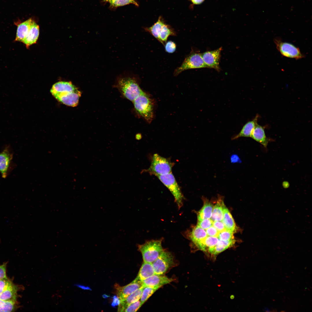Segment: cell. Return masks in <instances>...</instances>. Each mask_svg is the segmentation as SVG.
<instances>
[{"label":"cell","instance_id":"obj_41","mask_svg":"<svg viewBox=\"0 0 312 312\" xmlns=\"http://www.w3.org/2000/svg\"><path fill=\"white\" fill-rule=\"evenodd\" d=\"M5 301L1 300L0 299V307H1L4 304Z\"/></svg>","mask_w":312,"mask_h":312},{"label":"cell","instance_id":"obj_13","mask_svg":"<svg viewBox=\"0 0 312 312\" xmlns=\"http://www.w3.org/2000/svg\"><path fill=\"white\" fill-rule=\"evenodd\" d=\"M173 279L163 274H155L142 281V286L158 287L170 283Z\"/></svg>","mask_w":312,"mask_h":312},{"label":"cell","instance_id":"obj_21","mask_svg":"<svg viewBox=\"0 0 312 312\" xmlns=\"http://www.w3.org/2000/svg\"><path fill=\"white\" fill-rule=\"evenodd\" d=\"M225 207L223 201L220 198L212 210L211 219L213 221H222L224 209Z\"/></svg>","mask_w":312,"mask_h":312},{"label":"cell","instance_id":"obj_34","mask_svg":"<svg viewBox=\"0 0 312 312\" xmlns=\"http://www.w3.org/2000/svg\"><path fill=\"white\" fill-rule=\"evenodd\" d=\"M13 284L8 279H0V294Z\"/></svg>","mask_w":312,"mask_h":312},{"label":"cell","instance_id":"obj_11","mask_svg":"<svg viewBox=\"0 0 312 312\" xmlns=\"http://www.w3.org/2000/svg\"><path fill=\"white\" fill-rule=\"evenodd\" d=\"M222 49V47H220L216 50L207 51L201 53L207 68H214L218 71H220V62Z\"/></svg>","mask_w":312,"mask_h":312},{"label":"cell","instance_id":"obj_30","mask_svg":"<svg viewBox=\"0 0 312 312\" xmlns=\"http://www.w3.org/2000/svg\"><path fill=\"white\" fill-rule=\"evenodd\" d=\"M16 301L12 300L5 301L3 305L0 307V312H12L15 307Z\"/></svg>","mask_w":312,"mask_h":312},{"label":"cell","instance_id":"obj_14","mask_svg":"<svg viewBox=\"0 0 312 312\" xmlns=\"http://www.w3.org/2000/svg\"><path fill=\"white\" fill-rule=\"evenodd\" d=\"M207 236L205 229L197 225L193 229L190 238L197 248L201 250L203 247V242Z\"/></svg>","mask_w":312,"mask_h":312},{"label":"cell","instance_id":"obj_8","mask_svg":"<svg viewBox=\"0 0 312 312\" xmlns=\"http://www.w3.org/2000/svg\"><path fill=\"white\" fill-rule=\"evenodd\" d=\"M274 41L277 49L282 55L296 60L304 57V55L301 53L299 49L294 44L283 42L281 38L278 37L274 38Z\"/></svg>","mask_w":312,"mask_h":312},{"label":"cell","instance_id":"obj_38","mask_svg":"<svg viewBox=\"0 0 312 312\" xmlns=\"http://www.w3.org/2000/svg\"><path fill=\"white\" fill-rule=\"evenodd\" d=\"M6 264L0 265V279H8L6 274Z\"/></svg>","mask_w":312,"mask_h":312},{"label":"cell","instance_id":"obj_28","mask_svg":"<svg viewBox=\"0 0 312 312\" xmlns=\"http://www.w3.org/2000/svg\"><path fill=\"white\" fill-rule=\"evenodd\" d=\"M108 3L109 4V8L112 9L130 4H133L137 7L139 6L136 0H112Z\"/></svg>","mask_w":312,"mask_h":312},{"label":"cell","instance_id":"obj_1","mask_svg":"<svg viewBox=\"0 0 312 312\" xmlns=\"http://www.w3.org/2000/svg\"><path fill=\"white\" fill-rule=\"evenodd\" d=\"M50 92L58 101L68 106H76L81 92L71 81H60L52 86Z\"/></svg>","mask_w":312,"mask_h":312},{"label":"cell","instance_id":"obj_3","mask_svg":"<svg viewBox=\"0 0 312 312\" xmlns=\"http://www.w3.org/2000/svg\"><path fill=\"white\" fill-rule=\"evenodd\" d=\"M137 112L148 122L154 117V102L150 95L143 92L133 102Z\"/></svg>","mask_w":312,"mask_h":312},{"label":"cell","instance_id":"obj_40","mask_svg":"<svg viewBox=\"0 0 312 312\" xmlns=\"http://www.w3.org/2000/svg\"><path fill=\"white\" fill-rule=\"evenodd\" d=\"M112 0H101V2L102 3L104 4V3H108L109 1Z\"/></svg>","mask_w":312,"mask_h":312},{"label":"cell","instance_id":"obj_5","mask_svg":"<svg viewBox=\"0 0 312 312\" xmlns=\"http://www.w3.org/2000/svg\"><path fill=\"white\" fill-rule=\"evenodd\" d=\"M174 165L169 158L156 153L153 156L150 166L146 171L156 176L164 175L172 172Z\"/></svg>","mask_w":312,"mask_h":312},{"label":"cell","instance_id":"obj_22","mask_svg":"<svg viewBox=\"0 0 312 312\" xmlns=\"http://www.w3.org/2000/svg\"><path fill=\"white\" fill-rule=\"evenodd\" d=\"M222 222L226 229L234 233L237 229V227L233 217L229 211L226 207L224 209Z\"/></svg>","mask_w":312,"mask_h":312},{"label":"cell","instance_id":"obj_37","mask_svg":"<svg viewBox=\"0 0 312 312\" xmlns=\"http://www.w3.org/2000/svg\"><path fill=\"white\" fill-rule=\"evenodd\" d=\"M212 225L220 232L226 230L224 225L221 221H214Z\"/></svg>","mask_w":312,"mask_h":312},{"label":"cell","instance_id":"obj_27","mask_svg":"<svg viewBox=\"0 0 312 312\" xmlns=\"http://www.w3.org/2000/svg\"><path fill=\"white\" fill-rule=\"evenodd\" d=\"M235 242L234 239L225 241L219 239L218 242L215 248L214 255H217L231 247Z\"/></svg>","mask_w":312,"mask_h":312},{"label":"cell","instance_id":"obj_23","mask_svg":"<svg viewBox=\"0 0 312 312\" xmlns=\"http://www.w3.org/2000/svg\"><path fill=\"white\" fill-rule=\"evenodd\" d=\"M17 288L13 284L0 294V299L4 301H16Z\"/></svg>","mask_w":312,"mask_h":312},{"label":"cell","instance_id":"obj_6","mask_svg":"<svg viewBox=\"0 0 312 312\" xmlns=\"http://www.w3.org/2000/svg\"><path fill=\"white\" fill-rule=\"evenodd\" d=\"M156 176L168 189L173 195L179 208L183 205L184 196L172 172Z\"/></svg>","mask_w":312,"mask_h":312},{"label":"cell","instance_id":"obj_19","mask_svg":"<svg viewBox=\"0 0 312 312\" xmlns=\"http://www.w3.org/2000/svg\"><path fill=\"white\" fill-rule=\"evenodd\" d=\"M33 21L29 18L17 25L16 36L15 40L22 42L27 34Z\"/></svg>","mask_w":312,"mask_h":312},{"label":"cell","instance_id":"obj_33","mask_svg":"<svg viewBox=\"0 0 312 312\" xmlns=\"http://www.w3.org/2000/svg\"><path fill=\"white\" fill-rule=\"evenodd\" d=\"M142 305L140 301L138 300L128 306L124 312H136Z\"/></svg>","mask_w":312,"mask_h":312},{"label":"cell","instance_id":"obj_24","mask_svg":"<svg viewBox=\"0 0 312 312\" xmlns=\"http://www.w3.org/2000/svg\"><path fill=\"white\" fill-rule=\"evenodd\" d=\"M213 208V205L211 203L207 201H205L203 206L198 213V221L210 218L211 216Z\"/></svg>","mask_w":312,"mask_h":312},{"label":"cell","instance_id":"obj_36","mask_svg":"<svg viewBox=\"0 0 312 312\" xmlns=\"http://www.w3.org/2000/svg\"><path fill=\"white\" fill-rule=\"evenodd\" d=\"M208 236L218 237L219 232L213 226H211L206 231Z\"/></svg>","mask_w":312,"mask_h":312},{"label":"cell","instance_id":"obj_4","mask_svg":"<svg viewBox=\"0 0 312 312\" xmlns=\"http://www.w3.org/2000/svg\"><path fill=\"white\" fill-rule=\"evenodd\" d=\"M138 250L142 253L144 262L152 263L164 250L161 240H152L138 245Z\"/></svg>","mask_w":312,"mask_h":312},{"label":"cell","instance_id":"obj_31","mask_svg":"<svg viewBox=\"0 0 312 312\" xmlns=\"http://www.w3.org/2000/svg\"><path fill=\"white\" fill-rule=\"evenodd\" d=\"M233 233L226 229L219 233L218 237L223 241H228L234 239Z\"/></svg>","mask_w":312,"mask_h":312},{"label":"cell","instance_id":"obj_35","mask_svg":"<svg viewBox=\"0 0 312 312\" xmlns=\"http://www.w3.org/2000/svg\"><path fill=\"white\" fill-rule=\"evenodd\" d=\"M176 48L175 43L172 41L167 42L165 45V51L169 53H174L175 51Z\"/></svg>","mask_w":312,"mask_h":312},{"label":"cell","instance_id":"obj_10","mask_svg":"<svg viewBox=\"0 0 312 312\" xmlns=\"http://www.w3.org/2000/svg\"><path fill=\"white\" fill-rule=\"evenodd\" d=\"M13 153L9 145L5 146L0 153V173L3 178H6L11 169Z\"/></svg>","mask_w":312,"mask_h":312},{"label":"cell","instance_id":"obj_17","mask_svg":"<svg viewBox=\"0 0 312 312\" xmlns=\"http://www.w3.org/2000/svg\"><path fill=\"white\" fill-rule=\"evenodd\" d=\"M259 117V115L257 114L252 120L247 122L243 126L239 132L232 138V139L234 140L242 137H250L253 129L257 124Z\"/></svg>","mask_w":312,"mask_h":312},{"label":"cell","instance_id":"obj_12","mask_svg":"<svg viewBox=\"0 0 312 312\" xmlns=\"http://www.w3.org/2000/svg\"><path fill=\"white\" fill-rule=\"evenodd\" d=\"M142 286V281L135 279L129 284L124 286L116 284L115 287L119 301L124 300L128 296Z\"/></svg>","mask_w":312,"mask_h":312},{"label":"cell","instance_id":"obj_2","mask_svg":"<svg viewBox=\"0 0 312 312\" xmlns=\"http://www.w3.org/2000/svg\"><path fill=\"white\" fill-rule=\"evenodd\" d=\"M115 86L124 96L132 102L143 92L135 79L129 76L118 77Z\"/></svg>","mask_w":312,"mask_h":312},{"label":"cell","instance_id":"obj_25","mask_svg":"<svg viewBox=\"0 0 312 312\" xmlns=\"http://www.w3.org/2000/svg\"><path fill=\"white\" fill-rule=\"evenodd\" d=\"M164 24L161 17L160 16L158 21L154 25L150 27L145 28V29L159 40L162 27Z\"/></svg>","mask_w":312,"mask_h":312},{"label":"cell","instance_id":"obj_16","mask_svg":"<svg viewBox=\"0 0 312 312\" xmlns=\"http://www.w3.org/2000/svg\"><path fill=\"white\" fill-rule=\"evenodd\" d=\"M143 288L142 286L124 300L120 301L118 307V311L124 312L128 306L139 300L141 296Z\"/></svg>","mask_w":312,"mask_h":312},{"label":"cell","instance_id":"obj_20","mask_svg":"<svg viewBox=\"0 0 312 312\" xmlns=\"http://www.w3.org/2000/svg\"><path fill=\"white\" fill-rule=\"evenodd\" d=\"M155 274L152 263L144 262L135 279L142 281Z\"/></svg>","mask_w":312,"mask_h":312},{"label":"cell","instance_id":"obj_32","mask_svg":"<svg viewBox=\"0 0 312 312\" xmlns=\"http://www.w3.org/2000/svg\"><path fill=\"white\" fill-rule=\"evenodd\" d=\"M213 221L210 218L198 221L197 225L204 229H207L212 225Z\"/></svg>","mask_w":312,"mask_h":312},{"label":"cell","instance_id":"obj_26","mask_svg":"<svg viewBox=\"0 0 312 312\" xmlns=\"http://www.w3.org/2000/svg\"><path fill=\"white\" fill-rule=\"evenodd\" d=\"M175 35V32L172 29L169 25L165 23L162 27L158 41L164 44L169 36Z\"/></svg>","mask_w":312,"mask_h":312},{"label":"cell","instance_id":"obj_39","mask_svg":"<svg viewBox=\"0 0 312 312\" xmlns=\"http://www.w3.org/2000/svg\"><path fill=\"white\" fill-rule=\"evenodd\" d=\"M194 5H199L205 1V0H190Z\"/></svg>","mask_w":312,"mask_h":312},{"label":"cell","instance_id":"obj_9","mask_svg":"<svg viewBox=\"0 0 312 312\" xmlns=\"http://www.w3.org/2000/svg\"><path fill=\"white\" fill-rule=\"evenodd\" d=\"M173 262L172 255L164 250L152 264L155 274H163L172 265Z\"/></svg>","mask_w":312,"mask_h":312},{"label":"cell","instance_id":"obj_18","mask_svg":"<svg viewBox=\"0 0 312 312\" xmlns=\"http://www.w3.org/2000/svg\"><path fill=\"white\" fill-rule=\"evenodd\" d=\"M39 26L34 21L27 34L22 42L28 48L31 45L36 43L39 36Z\"/></svg>","mask_w":312,"mask_h":312},{"label":"cell","instance_id":"obj_15","mask_svg":"<svg viewBox=\"0 0 312 312\" xmlns=\"http://www.w3.org/2000/svg\"><path fill=\"white\" fill-rule=\"evenodd\" d=\"M252 139L267 148L271 139L267 137L265 127L257 123L253 129L250 136Z\"/></svg>","mask_w":312,"mask_h":312},{"label":"cell","instance_id":"obj_29","mask_svg":"<svg viewBox=\"0 0 312 312\" xmlns=\"http://www.w3.org/2000/svg\"><path fill=\"white\" fill-rule=\"evenodd\" d=\"M159 287L146 286L144 287L140 301L142 305Z\"/></svg>","mask_w":312,"mask_h":312},{"label":"cell","instance_id":"obj_7","mask_svg":"<svg viewBox=\"0 0 312 312\" xmlns=\"http://www.w3.org/2000/svg\"><path fill=\"white\" fill-rule=\"evenodd\" d=\"M204 68L207 67L201 54L198 51H192L185 58L181 65L175 69L174 74L177 76L187 70Z\"/></svg>","mask_w":312,"mask_h":312}]
</instances>
